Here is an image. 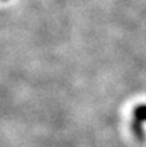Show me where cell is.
<instances>
[{
	"instance_id": "obj_1",
	"label": "cell",
	"mask_w": 146,
	"mask_h": 147,
	"mask_svg": "<svg viewBox=\"0 0 146 147\" xmlns=\"http://www.w3.org/2000/svg\"><path fill=\"white\" fill-rule=\"evenodd\" d=\"M146 121V105H140L135 109V125H142Z\"/></svg>"
}]
</instances>
